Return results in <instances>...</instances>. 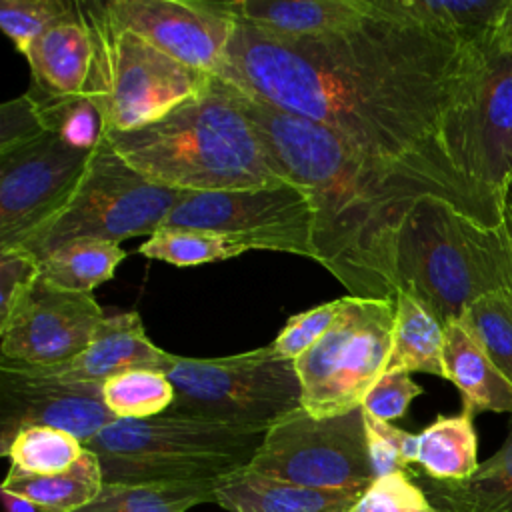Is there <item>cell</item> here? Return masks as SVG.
Returning a JSON list of instances; mask_svg holds the SVG:
<instances>
[{
  "mask_svg": "<svg viewBox=\"0 0 512 512\" xmlns=\"http://www.w3.org/2000/svg\"><path fill=\"white\" fill-rule=\"evenodd\" d=\"M504 228H506V234H508V240H510V246H512V220L504 216Z\"/></svg>",
  "mask_w": 512,
  "mask_h": 512,
  "instance_id": "obj_44",
  "label": "cell"
},
{
  "mask_svg": "<svg viewBox=\"0 0 512 512\" xmlns=\"http://www.w3.org/2000/svg\"><path fill=\"white\" fill-rule=\"evenodd\" d=\"M114 420L100 384L62 382L0 362V452L28 426L58 428L86 444Z\"/></svg>",
  "mask_w": 512,
  "mask_h": 512,
  "instance_id": "obj_15",
  "label": "cell"
},
{
  "mask_svg": "<svg viewBox=\"0 0 512 512\" xmlns=\"http://www.w3.org/2000/svg\"><path fill=\"white\" fill-rule=\"evenodd\" d=\"M350 512H352V510H350Z\"/></svg>",
  "mask_w": 512,
  "mask_h": 512,
  "instance_id": "obj_45",
  "label": "cell"
},
{
  "mask_svg": "<svg viewBox=\"0 0 512 512\" xmlns=\"http://www.w3.org/2000/svg\"><path fill=\"white\" fill-rule=\"evenodd\" d=\"M266 430L160 414L114 420L84 444L102 466L104 484L220 480L246 468Z\"/></svg>",
  "mask_w": 512,
  "mask_h": 512,
  "instance_id": "obj_5",
  "label": "cell"
},
{
  "mask_svg": "<svg viewBox=\"0 0 512 512\" xmlns=\"http://www.w3.org/2000/svg\"><path fill=\"white\" fill-rule=\"evenodd\" d=\"M186 192L160 186L128 166L106 142L96 150L66 208L22 248L36 258L80 238L120 244L158 232Z\"/></svg>",
  "mask_w": 512,
  "mask_h": 512,
  "instance_id": "obj_9",
  "label": "cell"
},
{
  "mask_svg": "<svg viewBox=\"0 0 512 512\" xmlns=\"http://www.w3.org/2000/svg\"><path fill=\"white\" fill-rule=\"evenodd\" d=\"M94 154L50 132L0 150V250L22 248L66 208Z\"/></svg>",
  "mask_w": 512,
  "mask_h": 512,
  "instance_id": "obj_13",
  "label": "cell"
},
{
  "mask_svg": "<svg viewBox=\"0 0 512 512\" xmlns=\"http://www.w3.org/2000/svg\"><path fill=\"white\" fill-rule=\"evenodd\" d=\"M398 290L420 300L442 324L492 292H512V246L492 224L456 202L426 194L406 214L396 246Z\"/></svg>",
  "mask_w": 512,
  "mask_h": 512,
  "instance_id": "obj_4",
  "label": "cell"
},
{
  "mask_svg": "<svg viewBox=\"0 0 512 512\" xmlns=\"http://www.w3.org/2000/svg\"><path fill=\"white\" fill-rule=\"evenodd\" d=\"M2 492V502H4V512H42L36 504H32L30 500L22 498V496H16V494H10L6 490H0Z\"/></svg>",
  "mask_w": 512,
  "mask_h": 512,
  "instance_id": "obj_42",
  "label": "cell"
},
{
  "mask_svg": "<svg viewBox=\"0 0 512 512\" xmlns=\"http://www.w3.org/2000/svg\"><path fill=\"white\" fill-rule=\"evenodd\" d=\"M34 88L54 94H82L92 74V42L84 22L74 14L42 36H38L24 52Z\"/></svg>",
  "mask_w": 512,
  "mask_h": 512,
  "instance_id": "obj_20",
  "label": "cell"
},
{
  "mask_svg": "<svg viewBox=\"0 0 512 512\" xmlns=\"http://www.w3.org/2000/svg\"><path fill=\"white\" fill-rule=\"evenodd\" d=\"M386 370L446 378L444 324L412 294L398 290L392 352Z\"/></svg>",
  "mask_w": 512,
  "mask_h": 512,
  "instance_id": "obj_24",
  "label": "cell"
},
{
  "mask_svg": "<svg viewBox=\"0 0 512 512\" xmlns=\"http://www.w3.org/2000/svg\"><path fill=\"white\" fill-rule=\"evenodd\" d=\"M216 482L104 484L100 494L76 512H188L198 504H214Z\"/></svg>",
  "mask_w": 512,
  "mask_h": 512,
  "instance_id": "obj_29",
  "label": "cell"
},
{
  "mask_svg": "<svg viewBox=\"0 0 512 512\" xmlns=\"http://www.w3.org/2000/svg\"><path fill=\"white\" fill-rule=\"evenodd\" d=\"M108 8L160 52L212 76L236 26L220 0H110Z\"/></svg>",
  "mask_w": 512,
  "mask_h": 512,
  "instance_id": "obj_16",
  "label": "cell"
},
{
  "mask_svg": "<svg viewBox=\"0 0 512 512\" xmlns=\"http://www.w3.org/2000/svg\"><path fill=\"white\" fill-rule=\"evenodd\" d=\"M334 34L280 40L236 20L214 76L336 132L370 162L424 182L492 224L504 200L460 176L440 126L472 44L378 10Z\"/></svg>",
  "mask_w": 512,
  "mask_h": 512,
  "instance_id": "obj_1",
  "label": "cell"
},
{
  "mask_svg": "<svg viewBox=\"0 0 512 512\" xmlns=\"http://www.w3.org/2000/svg\"><path fill=\"white\" fill-rule=\"evenodd\" d=\"M104 318L94 294L64 290L38 276L0 324L2 360L34 368L70 362L90 346Z\"/></svg>",
  "mask_w": 512,
  "mask_h": 512,
  "instance_id": "obj_14",
  "label": "cell"
},
{
  "mask_svg": "<svg viewBox=\"0 0 512 512\" xmlns=\"http://www.w3.org/2000/svg\"><path fill=\"white\" fill-rule=\"evenodd\" d=\"M92 42V74L86 90L106 114L110 132L150 126L202 94L212 74L194 70L128 30L108 2H76Z\"/></svg>",
  "mask_w": 512,
  "mask_h": 512,
  "instance_id": "obj_6",
  "label": "cell"
},
{
  "mask_svg": "<svg viewBox=\"0 0 512 512\" xmlns=\"http://www.w3.org/2000/svg\"><path fill=\"white\" fill-rule=\"evenodd\" d=\"M362 494L298 486L242 468L216 482L214 504L228 512H350Z\"/></svg>",
  "mask_w": 512,
  "mask_h": 512,
  "instance_id": "obj_19",
  "label": "cell"
},
{
  "mask_svg": "<svg viewBox=\"0 0 512 512\" xmlns=\"http://www.w3.org/2000/svg\"><path fill=\"white\" fill-rule=\"evenodd\" d=\"M232 88L278 176L310 198L316 262L348 296L396 300L400 226L422 196L444 194L370 162L326 126Z\"/></svg>",
  "mask_w": 512,
  "mask_h": 512,
  "instance_id": "obj_2",
  "label": "cell"
},
{
  "mask_svg": "<svg viewBox=\"0 0 512 512\" xmlns=\"http://www.w3.org/2000/svg\"><path fill=\"white\" fill-rule=\"evenodd\" d=\"M460 322L512 384V292L478 298L464 310Z\"/></svg>",
  "mask_w": 512,
  "mask_h": 512,
  "instance_id": "obj_33",
  "label": "cell"
},
{
  "mask_svg": "<svg viewBox=\"0 0 512 512\" xmlns=\"http://www.w3.org/2000/svg\"><path fill=\"white\" fill-rule=\"evenodd\" d=\"M444 370L460 396L462 410L502 412L512 416V384L486 356L460 320L444 324Z\"/></svg>",
  "mask_w": 512,
  "mask_h": 512,
  "instance_id": "obj_21",
  "label": "cell"
},
{
  "mask_svg": "<svg viewBox=\"0 0 512 512\" xmlns=\"http://www.w3.org/2000/svg\"><path fill=\"white\" fill-rule=\"evenodd\" d=\"M366 444L372 462L374 476H388L394 472H406L410 464H416L418 456V434H410L392 426L390 422L378 420L364 412Z\"/></svg>",
  "mask_w": 512,
  "mask_h": 512,
  "instance_id": "obj_35",
  "label": "cell"
},
{
  "mask_svg": "<svg viewBox=\"0 0 512 512\" xmlns=\"http://www.w3.org/2000/svg\"><path fill=\"white\" fill-rule=\"evenodd\" d=\"M162 228L214 232L248 250L288 252L316 262L310 198L286 180L260 188L184 194Z\"/></svg>",
  "mask_w": 512,
  "mask_h": 512,
  "instance_id": "obj_12",
  "label": "cell"
},
{
  "mask_svg": "<svg viewBox=\"0 0 512 512\" xmlns=\"http://www.w3.org/2000/svg\"><path fill=\"white\" fill-rule=\"evenodd\" d=\"M168 354L170 352L148 340L138 312H122L106 316L90 346L70 362L50 368H24L62 382H88L102 386L112 376L128 370L160 372Z\"/></svg>",
  "mask_w": 512,
  "mask_h": 512,
  "instance_id": "obj_17",
  "label": "cell"
},
{
  "mask_svg": "<svg viewBox=\"0 0 512 512\" xmlns=\"http://www.w3.org/2000/svg\"><path fill=\"white\" fill-rule=\"evenodd\" d=\"M28 94L38 106V114L46 132L60 138L64 144L96 152L108 142V122L100 100L84 90L72 96H54L30 86Z\"/></svg>",
  "mask_w": 512,
  "mask_h": 512,
  "instance_id": "obj_28",
  "label": "cell"
},
{
  "mask_svg": "<svg viewBox=\"0 0 512 512\" xmlns=\"http://www.w3.org/2000/svg\"><path fill=\"white\" fill-rule=\"evenodd\" d=\"M246 468L298 486L364 492L376 476L362 406L336 416H314L300 406L266 430Z\"/></svg>",
  "mask_w": 512,
  "mask_h": 512,
  "instance_id": "obj_11",
  "label": "cell"
},
{
  "mask_svg": "<svg viewBox=\"0 0 512 512\" xmlns=\"http://www.w3.org/2000/svg\"><path fill=\"white\" fill-rule=\"evenodd\" d=\"M138 252L150 260H162L174 266H200L236 258L248 248L234 238L188 228H160L138 246Z\"/></svg>",
  "mask_w": 512,
  "mask_h": 512,
  "instance_id": "obj_31",
  "label": "cell"
},
{
  "mask_svg": "<svg viewBox=\"0 0 512 512\" xmlns=\"http://www.w3.org/2000/svg\"><path fill=\"white\" fill-rule=\"evenodd\" d=\"M496 44H500L502 48L512 50V0H508L492 36H490Z\"/></svg>",
  "mask_w": 512,
  "mask_h": 512,
  "instance_id": "obj_41",
  "label": "cell"
},
{
  "mask_svg": "<svg viewBox=\"0 0 512 512\" xmlns=\"http://www.w3.org/2000/svg\"><path fill=\"white\" fill-rule=\"evenodd\" d=\"M104 488L100 460L88 448L82 458L56 474H14L8 472L2 488L36 504L42 512H76L92 502Z\"/></svg>",
  "mask_w": 512,
  "mask_h": 512,
  "instance_id": "obj_25",
  "label": "cell"
},
{
  "mask_svg": "<svg viewBox=\"0 0 512 512\" xmlns=\"http://www.w3.org/2000/svg\"><path fill=\"white\" fill-rule=\"evenodd\" d=\"M378 10L476 44L492 36L508 0H370Z\"/></svg>",
  "mask_w": 512,
  "mask_h": 512,
  "instance_id": "obj_23",
  "label": "cell"
},
{
  "mask_svg": "<svg viewBox=\"0 0 512 512\" xmlns=\"http://www.w3.org/2000/svg\"><path fill=\"white\" fill-rule=\"evenodd\" d=\"M76 2L64 0H2L0 26L22 54L46 30L74 14Z\"/></svg>",
  "mask_w": 512,
  "mask_h": 512,
  "instance_id": "obj_34",
  "label": "cell"
},
{
  "mask_svg": "<svg viewBox=\"0 0 512 512\" xmlns=\"http://www.w3.org/2000/svg\"><path fill=\"white\" fill-rule=\"evenodd\" d=\"M416 464L432 480L458 482L470 478L480 466L474 416L466 410L454 416H438L418 434Z\"/></svg>",
  "mask_w": 512,
  "mask_h": 512,
  "instance_id": "obj_26",
  "label": "cell"
},
{
  "mask_svg": "<svg viewBox=\"0 0 512 512\" xmlns=\"http://www.w3.org/2000/svg\"><path fill=\"white\" fill-rule=\"evenodd\" d=\"M84 450V444L70 432L50 426H28L16 432L2 456L10 460L8 472L56 474L74 466Z\"/></svg>",
  "mask_w": 512,
  "mask_h": 512,
  "instance_id": "obj_30",
  "label": "cell"
},
{
  "mask_svg": "<svg viewBox=\"0 0 512 512\" xmlns=\"http://www.w3.org/2000/svg\"><path fill=\"white\" fill-rule=\"evenodd\" d=\"M396 318V300L344 296L328 332L294 360L302 386V408L314 416H336L362 406L386 372Z\"/></svg>",
  "mask_w": 512,
  "mask_h": 512,
  "instance_id": "obj_10",
  "label": "cell"
},
{
  "mask_svg": "<svg viewBox=\"0 0 512 512\" xmlns=\"http://www.w3.org/2000/svg\"><path fill=\"white\" fill-rule=\"evenodd\" d=\"M126 252L116 242L80 238L70 240L38 258L40 276L50 284L72 292H94L110 280Z\"/></svg>",
  "mask_w": 512,
  "mask_h": 512,
  "instance_id": "obj_27",
  "label": "cell"
},
{
  "mask_svg": "<svg viewBox=\"0 0 512 512\" xmlns=\"http://www.w3.org/2000/svg\"><path fill=\"white\" fill-rule=\"evenodd\" d=\"M44 132L38 106L28 92L0 106V150L38 138Z\"/></svg>",
  "mask_w": 512,
  "mask_h": 512,
  "instance_id": "obj_40",
  "label": "cell"
},
{
  "mask_svg": "<svg viewBox=\"0 0 512 512\" xmlns=\"http://www.w3.org/2000/svg\"><path fill=\"white\" fill-rule=\"evenodd\" d=\"M352 512H438L420 484L406 472L376 478L360 496Z\"/></svg>",
  "mask_w": 512,
  "mask_h": 512,
  "instance_id": "obj_36",
  "label": "cell"
},
{
  "mask_svg": "<svg viewBox=\"0 0 512 512\" xmlns=\"http://www.w3.org/2000/svg\"><path fill=\"white\" fill-rule=\"evenodd\" d=\"M438 512H512V416L502 446L478 470L458 482L420 484Z\"/></svg>",
  "mask_w": 512,
  "mask_h": 512,
  "instance_id": "obj_22",
  "label": "cell"
},
{
  "mask_svg": "<svg viewBox=\"0 0 512 512\" xmlns=\"http://www.w3.org/2000/svg\"><path fill=\"white\" fill-rule=\"evenodd\" d=\"M40 276L38 258L24 248L0 250V324L30 292Z\"/></svg>",
  "mask_w": 512,
  "mask_h": 512,
  "instance_id": "obj_39",
  "label": "cell"
},
{
  "mask_svg": "<svg viewBox=\"0 0 512 512\" xmlns=\"http://www.w3.org/2000/svg\"><path fill=\"white\" fill-rule=\"evenodd\" d=\"M424 390L408 372L386 370L362 400V410L378 420L390 422L402 418L410 402Z\"/></svg>",
  "mask_w": 512,
  "mask_h": 512,
  "instance_id": "obj_38",
  "label": "cell"
},
{
  "mask_svg": "<svg viewBox=\"0 0 512 512\" xmlns=\"http://www.w3.org/2000/svg\"><path fill=\"white\" fill-rule=\"evenodd\" d=\"M102 396L116 420H144L164 414L174 402V388L164 372L128 370L102 384Z\"/></svg>",
  "mask_w": 512,
  "mask_h": 512,
  "instance_id": "obj_32",
  "label": "cell"
},
{
  "mask_svg": "<svg viewBox=\"0 0 512 512\" xmlns=\"http://www.w3.org/2000/svg\"><path fill=\"white\" fill-rule=\"evenodd\" d=\"M440 144L460 176L504 200L512 182V50L492 38L472 44Z\"/></svg>",
  "mask_w": 512,
  "mask_h": 512,
  "instance_id": "obj_8",
  "label": "cell"
},
{
  "mask_svg": "<svg viewBox=\"0 0 512 512\" xmlns=\"http://www.w3.org/2000/svg\"><path fill=\"white\" fill-rule=\"evenodd\" d=\"M108 142L136 172L186 194L284 182L234 88L218 76L162 120L132 132H110Z\"/></svg>",
  "mask_w": 512,
  "mask_h": 512,
  "instance_id": "obj_3",
  "label": "cell"
},
{
  "mask_svg": "<svg viewBox=\"0 0 512 512\" xmlns=\"http://www.w3.org/2000/svg\"><path fill=\"white\" fill-rule=\"evenodd\" d=\"M174 388L166 414L264 428L302 406L294 360L270 346L224 358L168 354L162 370Z\"/></svg>",
  "mask_w": 512,
  "mask_h": 512,
  "instance_id": "obj_7",
  "label": "cell"
},
{
  "mask_svg": "<svg viewBox=\"0 0 512 512\" xmlns=\"http://www.w3.org/2000/svg\"><path fill=\"white\" fill-rule=\"evenodd\" d=\"M222 8L238 22L280 40L340 32L368 16V0H232Z\"/></svg>",
  "mask_w": 512,
  "mask_h": 512,
  "instance_id": "obj_18",
  "label": "cell"
},
{
  "mask_svg": "<svg viewBox=\"0 0 512 512\" xmlns=\"http://www.w3.org/2000/svg\"><path fill=\"white\" fill-rule=\"evenodd\" d=\"M344 298L320 304L306 312L288 318L286 326L280 330L276 340L270 344L272 352L286 360H296L308 352L334 324Z\"/></svg>",
  "mask_w": 512,
  "mask_h": 512,
  "instance_id": "obj_37",
  "label": "cell"
},
{
  "mask_svg": "<svg viewBox=\"0 0 512 512\" xmlns=\"http://www.w3.org/2000/svg\"><path fill=\"white\" fill-rule=\"evenodd\" d=\"M504 216L512 220V182L508 184V188L504 192Z\"/></svg>",
  "mask_w": 512,
  "mask_h": 512,
  "instance_id": "obj_43",
  "label": "cell"
}]
</instances>
